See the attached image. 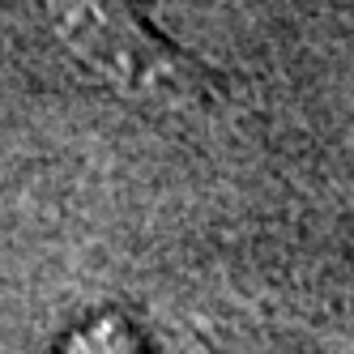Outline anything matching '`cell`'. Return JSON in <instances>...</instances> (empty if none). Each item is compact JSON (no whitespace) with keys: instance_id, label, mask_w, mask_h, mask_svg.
Here are the masks:
<instances>
[{"instance_id":"obj_1","label":"cell","mask_w":354,"mask_h":354,"mask_svg":"<svg viewBox=\"0 0 354 354\" xmlns=\"http://www.w3.org/2000/svg\"><path fill=\"white\" fill-rule=\"evenodd\" d=\"M43 17L60 47L98 82L129 98H188L196 68L154 35L133 0H43Z\"/></svg>"}]
</instances>
